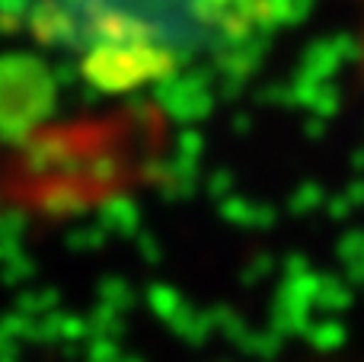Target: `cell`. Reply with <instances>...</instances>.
<instances>
[{
  "mask_svg": "<svg viewBox=\"0 0 364 362\" xmlns=\"http://www.w3.org/2000/svg\"><path fill=\"white\" fill-rule=\"evenodd\" d=\"M284 0H42V23L106 87L164 77L262 36Z\"/></svg>",
  "mask_w": 364,
  "mask_h": 362,
  "instance_id": "cell-1",
  "label": "cell"
}]
</instances>
